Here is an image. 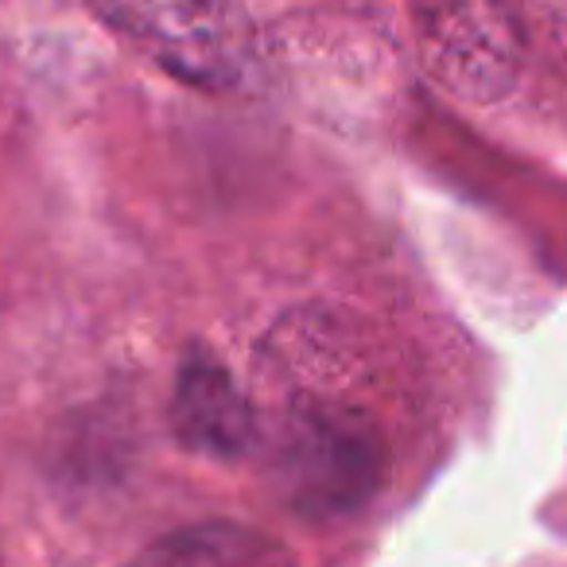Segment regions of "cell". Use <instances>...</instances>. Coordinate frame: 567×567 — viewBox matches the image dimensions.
Listing matches in <instances>:
<instances>
[{"label": "cell", "mask_w": 567, "mask_h": 567, "mask_svg": "<svg viewBox=\"0 0 567 567\" xmlns=\"http://www.w3.org/2000/svg\"><path fill=\"white\" fill-rule=\"evenodd\" d=\"M272 478L284 505L303 520L358 513L385 478V451L370 420L342 404H296L272 443Z\"/></svg>", "instance_id": "1"}, {"label": "cell", "mask_w": 567, "mask_h": 567, "mask_svg": "<svg viewBox=\"0 0 567 567\" xmlns=\"http://www.w3.org/2000/svg\"><path fill=\"white\" fill-rule=\"evenodd\" d=\"M128 567H292L280 540L234 520H210L167 533Z\"/></svg>", "instance_id": "4"}, {"label": "cell", "mask_w": 567, "mask_h": 567, "mask_svg": "<svg viewBox=\"0 0 567 567\" xmlns=\"http://www.w3.org/2000/svg\"><path fill=\"white\" fill-rule=\"evenodd\" d=\"M144 35H152L159 59L218 86L237 71L241 59V20L234 17L229 0H121Z\"/></svg>", "instance_id": "2"}, {"label": "cell", "mask_w": 567, "mask_h": 567, "mask_svg": "<svg viewBox=\"0 0 567 567\" xmlns=\"http://www.w3.org/2000/svg\"><path fill=\"white\" fill-rule=\"evenodd\" d=\"M172 432L195 455L229 463L252 447L257 420L226 365L214 358H190L175 378Z\"/></svg>", "instance_id": "3"}]
</instances>
